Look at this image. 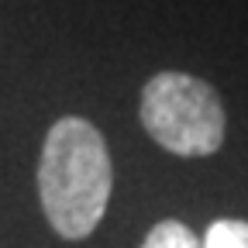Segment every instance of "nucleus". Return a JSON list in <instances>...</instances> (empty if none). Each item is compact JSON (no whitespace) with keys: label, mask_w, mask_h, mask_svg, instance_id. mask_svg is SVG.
<instances>
[{"label":"nucleus","mask_w":248,"mask_h":248,"mask_svg":"<svg viewBox=\"0 0 248 248\" xmlns=\"http://www.w3.org/2000/svg\"><path fill=\"white\" fill-rule=\"evenodd\" d=\"M114 190L110 152L97 124L86 117H59L38 155V200L48 228L83 241L97 231Z\"/></svg>","instance_id":"nucleus-1"},{"label":"nucleus","mask_w":248,"mask_h":248,"mask_svg":"<svg viewBox=\"0 0 248 248\" xmlns=\"http://www.w3.org/2000/svg\"><path fill=\"white\" fill-rule=\"evenodd\" d=\"M138 117L148 138L179 159H207L221 152L228 135L224 100L193 73H155L138 100Z\"/></svg>","instance_id":"nucleus-2"},{"label":"nucleus","mask_w":248,"mask_h":248,"mask_svg":"<svg viewBox=\"0 0 248 248\" xmlns=\"http://www.w3.org/2000/svg\"><path fill=\"white\" fill-rule=\"evenodd\" d=\"M138 248H200V238L183 221H159Z\"/></svg>","instance_id":"nucleus-3"},{"label":"nucleus","mask_w":248,"mask_h":248,"mask_svg":"<svg viewBox=\"0 0 248 248\" xmlns=\"http://www.w3.org/2000/svg\"><path fill=\"white\" fill-rule=\"evenodd\" d=\"M200 248H248V221H238V217L214 221L200 238Z\"/></svg>","instance_id":"nucleus-4"}]
</instances>
